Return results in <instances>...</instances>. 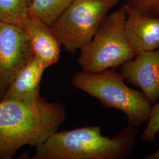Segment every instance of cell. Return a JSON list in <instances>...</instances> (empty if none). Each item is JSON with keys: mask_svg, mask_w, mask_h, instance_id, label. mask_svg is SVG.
Masks as SVG:
<instances>
[{"mask_svg": "<svg viewBox=\"0 0 159 159\" xmlns=\"http://www.w3.org/2000/svg\"><path fill=\"white\" fill-rule=\"evenodd\" d=\"M66 118L61 103L43 97L34 104L0 101V159L13 158L25 145L38 147L58 131Z\"/></svg>", "mask_w": 159, "mask_h": 159, "instance_id": "1", "label": "cell"}, {"mask_svg": "<svg viewBox=\"0 0 159 159\" xmlns=\"http://www.w3.org/2000/svg\"><path fill=\"white\" fill-rule=\"evenodd\" d=\"M138 131L128 125L110 139L100 126L57 131L36 148L33 159H125L130 155Z\"/></svg>", "mask_w": 159, "mask_h": 159, "instance_id": "2", "label": "cell"}, {"mask_svg": "<svg viewBox=\"0 0 159 159\" xmlns=\"http://www.w3.org/2000/svg\"><path fill=\"white\" fill-rule=\"evenodd\" d=\"M72 84L77 89L97 99L103 106L116 108L127 117L128 125L136 128L148 123L152 104L142 91L128 87L115 69L74 74Z\"/></svg>", "mask_w": 159, "mask_h": 159, "instance_id": "3", "label": "cell"}, {"mask_svg": "<svg viewBox=\"0 0 159 159\" xmlns=\"http://www.w3.org/2000/svg\"><path fill=\"white\" fill-rule=\"evenodd\" d=\"M125 18L124 6L104 18L90 43L80 50L77 63L83 71L115 69L136 56L125 34Z\"/></svg>", "mask_w": 159, "mask_h": 159, "instance_id": "4", "label": "cell"}, {"mask_svg": "<svg viewBox=\"0 0 159 159\" xmlns=\"http://www.w3.org/2000/svg\"><path fill=\"white\" fill-rule=\"evenodd\" d=\"M115 0H74L50 28L61 46L74 53L90 43Z\"/></svg>", "mask_w": 159, "mask_h": 159, "instance_id": "5", "label": "cell"}, {"mask_svg": "<svg viewBox=\"0 0 159 159\" xmlns=\"http://www.w3.org/2000/svg\"><path fill=\"white\" fill-rule=\"evenodd\" d=\"M34 56L24 30L16 25L0 21V101Z\"/></svg>", "mask_w": 159, "mask_h": 159, "instance_id": "6", "label": "cell"}, {"mask_svg": "<svg viewBox=\"0 0 159 159\" xmlns=\"http://www.w3.org/2000/svg\"><path fill=\"white\" fill-rule=\"evenodd\" d=\"M125 83L140 88L152 105L159 100V49L136 54L119 67Z\"/></svg>", "mask_w": 159, "mask_h": 159, "instance_id": "7", "label": "cell"}, {"mask_svg": "<svg viewBox=\"0 0 159 159\" xmlns=\"http://www.w3.org/2000/svg\"><path fill=\"white\" fill-rule=\"evenodd\" d=\"M125 31L136 54L159 49V17L143 13L125 4Z\"/></svg>", "mask_w": 159, "mask_h": 159, "instance_id": "8", "label": "cell"}, {"mask_svg": "<svg viewBox=\"0 0 159 159\" xmlns=\"http://www.w3.org/2000/svg\"><path fill=\"white\" fill-rule=\"evenodd\" d=\"M21 27L29 38L34 56L40 58L47 68L57 63L61 44L49 25L39 18L30 15Z\"/></svg>", "mask_w": 159, "mask_h": 159, "instance_id": "9", "label": "cell"}, {"mask_svg": "<svg viewBox=\"0 0 159 159\" xmlns=\"http://www.w3.org/2000/svg\"><path fill=\"white\" fill-rule=\"evenodd\" d=\"M47 67L34 56L13 81L1 101H18L34 104L40 101V83Z\"/></svg>", "mask_w": 159, "mask_h": 159, "instance_id": "10", "label": "cell"}, {"mask_svg": "<svg viewBox=\"0 0 159 159\" xmlns=\"http://www.w3.org/2000/svg\"><path fill=\"white\" fill-rule=\"evenodd\" d=\"M32 0H0V21L21 27L29 17Z\"/></svg>", "mask_w": 159, "mask_h": 159, "instance_id": "11", "label": "cell"}, {"mask_svg": "<svg viewBox=\"0 0 159 159\" xmlns=\"http://www.w3.org/2000/svg\"><path fill=\"white\" fill-rule=\"evenodd\" d=\"M74 0H32L30 15L50 26Z\"/></svg>", "mask_w": 159, "mask_h": 159, "instance_id": "12", "label": "cell"}, {"mask_svg": "<svg viewBox=\"0 0 159 159\" xmlns=\"http://www.w3.org/2000/svg\"><path fill=\"white\" fill-rule=\"evenodd\" d=\"M148 125L143 133L142 140L148 143L153 142L159 130V102L152 105Z\"/></svg>", "mask_w": 159, "mask_h": 159, "instance_id": "13", "label": "cell"}, {"mask_svg": "<svg viewBox=\"0 0 159 159\" xmlns=\"http://www.w3.org/2000/svg\"><path fill=\"white\" fill-rule=\"evenodd\" d=\"M126 4L143 13L159 17V0H127Z\"/></svg>", "mask_w": 159, "mask_h": 159, "instance_id": "14", "label": "cell"}, {"mask_svg": "<svg viewBox=\"0 0 159 159\" xmlns=\"http://www.w3.org/2000/svg\"><path fill=\"white\" fill-rule=\"evenodd\" d=\"M159 134V130L157 131V133ZM145 159H159V148L158 150L154 153L150 155H148V156H146V157H144Z\"/></svg>", "mask_w": 159, "mask_h": 159, "instance_id": "15", "label": "cell"}, {"mask_svg": "<svg viewBox=\"0 0 159 159\" xmlns=\"http://www.w3.org/2000/svg\"><path fill=\"white\" fill-rule=\"evenodd\" d=\"M115 1H116L119 2V1H122V0H115ZM126 1H127V0H126Z\"/></svg>", "mask_w": 159, "mask_h": 159, "instance_id": "16", "label": "cell"}]
</instances>
